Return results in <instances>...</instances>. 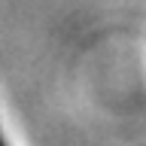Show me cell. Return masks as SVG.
I'll use <instances>...</instances> for the list:
<instances>
[{
  "instance_id": "6da1fadb",
  "label": "cell",
  "mask_w": 146,
  "mask_h": 146,
  "mask_svg": "<svg viewBox=\"0 0 146 146\" xmlns=\"http://www.w3.org/2000/svg\"><path fill=\"white\" fill-rule=\"evenodd\" d=\"M0 146H6V143H3V137H0Z\"/></svg>"
}]
</instances>
